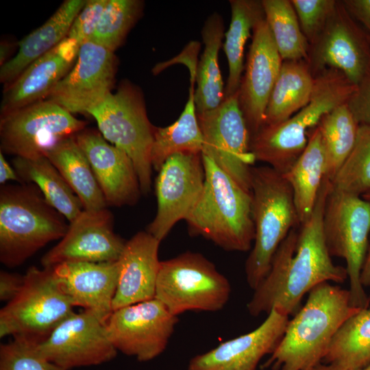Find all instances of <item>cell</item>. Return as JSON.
Segmentation results:
<instances>
[{"label": "cell", "instance_id": "21", "mask_svg": "<svg viewBox=\"0 0 370 370\" xmlns=\"http://www.w3.org/2000/svg\"><path fill=\"white\" fill-rule=\"evenodd\" d=\"M288 317L273 308L255 330L193 357L187 370H256L262 357L271 354L278 345Z\"/></svg>", "mask_w": 370, "mask_h": 370}, {"label": "cell", "instance_id": "27", "mask_svg": "<svg viewBox=\"0 0 370 370\" xmlns=\"http://www.w3.org/2000/svg\"><path fill=\"white\" fill-rule=\"evenodd\" d=\"M56 166L81 201L84 210L107 206L90 164L75 136L63 138L44 154Z\"/></svg>", "mask_w": 370, "mask_h": 370}, {"label": "cell", "instance_id": "24", "mask_svg": "<svg viewBox=\"0 0 370 370\" xmlns=\"http://www.w3.org/2000/svg\"><path fill=\"white\" fill-rule=\"evenodd\" d=\"M86 0H66L41 26L21 40L16 55L1 66L4 87L13 82L33 62L55 47L69 29Z\"/></svg>", "mask_w": 370, "mask_h": 370}, {"label": "cell", "instance_id": "39", "mask_svg": "<svg viewBox=\"0 0 370 370\" xmlns=\"http://www.w3.org/2000/svg\"><path fill=\"white\" fill-rule=\"evenodd\" d=\"M301 29L310 46L319 38L334 13L338 1L291 0Z\"/></svg>", "mask_w": 370, "mask_h": 370}, {"label": "cell", "instance_id": "20", "mask_svg": "<svg viewBox=\"0 0 370 370\" xmlns=\"http://www.w3.org/2000/svg\"><path fill=\"white\" fill-rule=\"evenodd\" d=\"M88 158L107 206H133L142 194L138 177L129 156L95 130L75 136Z\"/></svg>", "mask_w": 370, "mask_h": 370}, {"label": "cell", "instance_id": "23", "mask_svg": "<svg viewBox=\"0 0 370 370\" xmlns=\"http://www.w3.org/2000/svg\"><path fill=\"white\" fill-rule=\"evenodd\" d=\"M160 241L148 232H139L125 241L117 260L119 274L113 310L155 298L161 261Z\"/></svg>", "mask_w": 370, "mask_h": 370}, {"label": "cell", "instance_id": "14", "mask_svg": "<svg viewBox=\"0 0 370 370\" xmlns=\"http://www.w3.org/2000/svg\"><path fill=\"white\" fill-rule=\"evenodd\" d=\"M341 1L310 46L308 64L315 77L325 69L341 71L355 86L370 73V41Z\"/></svg>", "mask_w": 370, "mask_h": 370}, {"label": "cell", "instance_id": "35", "mask_svg": "<svg viewBox=\"0 0 370 370\" xmlns=\"http://www.w3.org/2000/svg\"><path fill=\"white\" fill-rule=\"evenodd\" d=\"M267 23L283 61H308L310 44L289 0H262Z\"/></svg>", "mask_w": 370, "mask_h": 370}, {"label": "cell", "instance_id": "42", "mask_svg": "<svg viewBox=\"0 0 370 370\" xmlns=\"http://www.w3.org/2000/svg\"><path fill=\"white\" fill-rule=\"evenodd\" d=\"M23 276L1 271L0 273V300L8 302L19 292Z\"/></svg>", "mask_w": 370, "mask_h": 370}, {"label": "cell", "instance_id": "30", "mask_svg": "<svg viewBox=\"0 0 370 370\" xmlns=\"http://www.w3.org/2000/svg\"><path fill=\"white\" fill-rule=\"evenodd\" d=\"M314 77L306 60L283 61L271 93L264 125L285 121L310 101Z\"/></svg>", "mask_w": 370, "mask_h": 370}, {"label": "cell", "instance_id": "7", "mask_svg": "<svg viewBox=\"0 0 370 370\" xmlns=\"http://www.w3.org/2000/svg\"><path fill=\"white\" fill-rule=\"evenodd\" d=\"M97 121L100 133L111 144L123 150L136 171L141 193L151 187V151L156 127L149 121L140 90L123 81L88 112Z\"/></svg>", "mask_w": 370, "mask_h": 370}, {"label": "cell", "instance_id": "22", "mask_svg": "<svg viewBox=\"0 0 370 370\" xmlns=\"http://www.w3.org/2000/svg\"><path fill=\"white\" fill-rule=\"evenodd\" d=\"M53 274L75 307L94 314L105 323L113 312L118 262H66L53 267Z\"/></svg>", "mask_w": 370, "mask_h": 370}, {"label": "cell", "instance_id": "44", "mask_svg": "<svg viewBox=\"0 0 370 370\" xmlns=\"http://www.w3.org/2000/svg\"><path fill=\"white\" fill-rule=\"evenodd\" d=\"M81 45L75 39L66 36L55 47L58 55L68 63L74 64L80 49Z\"/></svg>", "mask_w": 370, "mask_h": 370}, {"label": "cell", "instance_id": "17", "mask_svg": "<svg viewBox=\"0 0 370 370\" xmlns=\"http://www.w3.org/2000/svg\"><path fill=\"white\" fill-rule=\"evenodd\" d=\"M116 66L114 52L92 42H86L81 45L72 69L46 99L71 114H88L111 92Z\"/></svg>", "mask_w": 370, "mask_h": 370}, {"label": "cell", "instance_id": "38", "mask_svg": "<svg viewBox=\"0 0 370 370\" xmlns=\"http://www.w3.org/2000/svg\"><path fill=\"white\" fill-rule=\"evenodd\" d=\"M39 342L14 336L0 345V370H64L47 360L38 347Z\"/></svg>", "mask_w": 370, "mask_h": 370}, {"label": "cell", "instance_id": "34", "mask_svg": "<svg viewBox=\"0 0 370 370\" xmlns=\"http://www.w3.org/2000/svg\"><path fill=\"white\" fill-rule=\"evenodd\" d=\"M346 103L324 114L316 125L325 150L326 176L330 182L352 151L360 125Z\"/></svg>", "mask_w": 370, "mask_h": 370}, {"label": "cell", "instance_id": "43", "mask_svg": "<svg viewBox=\"0 0 370 370\" xmlns=\"http://www.w3.org/2000/svg\"><path fill=\"white\" fill-rule=\"evenodd\" d=\"M341 2L351 16L363 25L370 36V0H345Z\"/></svg>", "mask_w": 370, "mask_h": 370}, {"label": "cell", "instance_id": "11", "mask_svg": "<svg viewBox=\"0 0 370 370\" xmlns=\"http://www.w3.org/2000/svg\"><path fill=\"white\" fill-rule=\"evenodd\" d=\"M86 123L44 99L1 114L0 147L3 153L34 158L66 137L85 129Z\"/></svg>", "mask_w": 370, "mask_h": 370}, {"label": "cell", "instance_id": "13", "mask_svg": "<svg viewBox=\"0 0 370 370\" xmlns=\"http://www.w3.org/2000/svg\"><path fill=\"white\" fill-rule=\"evenodd\" d=\"M177 321L153 298L113 310L106 326L117 351L147 362L164 351Z\"/></svg>", "mask_w": 370, "mask_h": 370}, {"label": "cell", "instance_id": "47", "mask_svg": "<svg viewBox=\"0 0 370 370\" xmlns=\"http://www.w3.org/2000/svg\"><path fill=\"white\" fill-rule=\"evenodd\" d=\"M11 45L9 42L3 41L1 42L0 46V64L1 66L3 65L7 62L8 57L11 53Z\"/></svg>", "mask_w": 370, "mask_h": 370}, {"label": "cell", "instance_id": "8", "mask_svg": "<svg viewBox=\"0 0 370 370\" xmlns=\"http://www.w3.org/2000/svg\"><path fill=\"white\" fill-rule=\"evenodd\" d=\"M228 280L199 253L161 261L155 298L175 316L190 310L216 312L229 300Z\"/></svg>", "mask_w": 370, "mask_h": 370}, {"label": "cell", "instance_id": "29", "mask_svg": "<svg viewBox=\"0 0 370 370\" xmlns=\"http://www.w3.org/2000/svg\"><path fill=\"white\" fill-rule=\"evenodd\" d=\"M195 77L196 72L190 71L188 99L179 118L169 126L155 129L151 161L157 171L173 154L202 152L204 139L195 103Z\"/></svg>", "mask_w": 370, "mask_h": 370}, {"label": "cell", "instance_id": "26", "mask_svg": "<svg viewBox=\"0 0 370 370\" xmlns=\"http://www.w3.org/2000/svg\"><path fill=\"white\" fill-rule=\"evenodd\" d=\"M307 146L291 168L282 174L291 186L300 225L311 215L326 176V159L320 132L309 130Z\"/></svg>", "mask_w": 370, "mask_h": 370}, {"label": "cell", "instance_id": "3", "mask_svg": "<svg viewBox=\"0 0 370 370\" xmlns=\"http://www.w3.org/2000/svg\"><path fill=\"white\" fill-rule=\"evenodd\" d=\"M202 191L185 219L190 234L201 236L227 251H247L255 237L251 193L244 190L201 153Z\"/></svg>", "mask_w": 370, "mask_h": 370}, {"label": "cell", "instance_id": "9", "mask_svg": "<svg viewBox=\"0 0 370 370\" xmlns=\"http://www.w3.org/2000/svg\"><path fill=\"white\" fill-rule=\"evenodd\" d=\"M323 230L331 257L346 262L351 305L368 308L369 297L360 276L369 243L370 201L331 187L323 212Z\"/></svg>", "mask_w": 370, "mask_h": 370}, {"label": "cell", "instance_id": "15", "mask_svg": "<svg viewBox=\"0 0 370 370\" xmlns=\"http://www.w3.org/2000/svg\"><path fill=\"white\" fill-rule=\"evenodd\" d=\"M205 171L201 153H178L158 171L155 190L156 214L147 232L160 242L180 221L185 220L204 187Z\"/></svg>", "mask_w": 370, "mask_h": 370}, {"label": "cell", "instance_id": "25", "mask_svg": "<svg viewBox=\"0 0 370 370\" xmlns=\"http://www.w3.org/2000/svg\"><path fill=\"white\" fill-rule=\"evenodd\" d=\"M74 64L62 59L53 48L42 55L13 82L4 87L1 114L47 99L56 85Z\"/></svg>", "mask_w": 370, "mask_h": 370}, {"label": "cell", "instance_id": "37", "mask_svg": "<svg viewBox=\"0 0 370 370\" xmlns=\"http://www.w3.org/2000/svg\"><path fill=\"white\" fill-rule=\"evenodd\" d=\"M331 182L332 188L362 197L370 193V126L360 125L354 147Z\"/></svg>", "mask_w": 370, "mask_h": 370}, {"label": "cell", "instance_id": "6", "mask_svg": "<svg viewBox=\"0 0 370 370\" xmlns=\"http://www.w3.org/2000/svg\"><path fill=\"white\" fill-rule=\"evenodd\" d=\"M251 193L255 237L245 271L248 285L255 290L267 275L280 245L299 221L292 188L272 167H252Z\"/></svg>", "mask_w": 370, "mask_h": 370}, {"label": "cell", "instance_id": "28", "mask_svg": "<svg viewBox=\"0 0 370 370\" xmlns=\"http://www.w3.org/2000/svg\"><path fill=\"white\" fill-rule=\"evenodd\" d=\"M204 49L197 66L195 103L197 113L218 107L224 99L225 88L219 66V52L222 45L224 23L218 13L210 14L201 29Z\"/></svg>", "mask_w": 370, "mask_h": 370}, {"label": "cell", "instance_id": "33", "mask_svg": "<svg viewBox=\"0 0 370 370\" xmlns=\"http://www.w3.org/2000/svg\"><path fill=\"white\" fill-rule=\"evenodd\" d=\"M347 369L370 364V309H360L341 326L323 359Z\"/></svg>", "mask_w": 370, "mask_h": 370}, {"label": "cell", "instance_id": "48", "mask_svg": "<svg viewBox=\"0 0 370 370\" xmlns=\"http://www.w3.org/2000/svg\"><path fill=\"white\" fill-rule=\"evenodd\" d=\"M309 370H370V364L367 367L358 369H347L331 364H317Z\"/></svg>", "mask_w": 370, "mask_h": 370}, {"label": "cell", "instance_id": "32", "mask_svg": "<svg viewBox=\"0 0 370 370\" xmlns=\"http://www.w3.org/2000/svg\"><path fill=\"white\" fill-rule=\"evenodd\" d=\"M230 3L231 22L225 33V40L223 45L228 64L224 98L238 92L244 69L245 45L251 36V31L265 18L262 1L230 0Z\"/></svg>", "mask_w": 370, "mask_h": 370}, {"label": "cell", "instance_id": "50", "mask_svg": "<svg viewBox=\"0 0 370 370\" xmlns=\"http://www.w3.org/2000/svg\"><path fill=\"white\" fill-rule=\"evenodd\" d=\"M367 35H368L369 40L370 41V36L368 34H367Z\"/></svg>", "mask_w": 370, "mask_h": 370}, {"label": "cell", "instance_id": "16", "mask_svg": "<svg viewBox=\"0 0 370 370\" xmlns=\"http://www.w3.org/2000/svg\"><path fill=\"white\" fill-rule=\"evenodd\" d=\"M38 347L47 360L64 370L101 365L117 354L106 323L84 310L62 321Z\"/></svg>", "mask_w": 370, "mask_h": 370}, {"label": "cell", "instance_id": "5", "mask_svg": "<svg viewBox=\"0 0 370 370\" xmlns=\"http://www.w3.org/2000/svg\"><path fill=\"white\" fill-rule=\"evenodd\" d=\"M32 183L0 190V261L10 268L25 262L49 243L61 239L69 225Z\"/></svg>", "mask_w": 370, "mask_h": 370}, {"label": "cell", "instance_id": "31", "mask_svg": "<svg viewBox=\"0 0 370 370\" xmlns=\"http://www.w3.org/2000/svg\"><path fill=\"white\" fill-rule=\"evenodd\" d=\"M12 164L21 182L35 184L46 201L69 223L84 210L79 199L45 156L34 158L16 156Z\"/></svg>", "mask_w": 370, "mask_h": 370}, {"label": "cell", "instance_id": "49", "mask_svg": "<svg viewBox=\"0 0 370 370\" xmlns=\"http://www.w3.org/2000/svg\"><path fill=\"white\" fill-rule=\"evenodd\" d=\"M362 197L370 201V193L362 196Z\"/></svg>", "mask_w": 370, "mask_h": 370}, {"label": "cell", "instance_id": "45", "mask_svg": "<svg viewBox=\"0 0 370 370\" xmlns=\"http://www.w3.org/2000/svg\"><path fill=\"white\" fill-rule=\"evenodd\" d=\"M10 180L21 182L14 169L10 165L3 156V153L0 151V183L1 185H4L6 182Z\"/></svg>", "mask_w": 370, "mask_h": 370}, {"label": "cell", "instance_id": "2", "mask_svg": "<svg viewBox=\"0 0 370 370\" xmlns=\"http://www.w3.org/2000/svg\"><path fill=\"white\" fill-rule=\"evenodd\" d=\"M360 309L351 305L348 290L328 282L317 285L262 368L310 369L321 362L341 326Z\"/></svg>", "mask_w": 370, "mask_h": 370}, {"label": "cell", "instance_id": "36", "mask_svg": "<svg viewBox=\"0 0 370 370\" xmlns=\"http://www.w3.org/2000/svg\"><path fill=\"white\" fill-rule=\"evenodd\" d=\"M143 2L139 0H108L97 28L89 41L114 52L125 40L140 18Z\"/></svg>", "mask_w": 370, "mask_h": 370}, {"label": "cell", "instance_id": "12", "mask_svg": "<svg viewBox=\"0 0 370 370\" xmlns=\"http://www.w3.org/2000/svg\"><path fill=\"white\" fill-rule=\"evenodd\" d=\"M197 115L204 139L201 153L251 193V171L256 160L250 151L251 136L238 92L216 108Z\"/></svg>", "mask_w": 370, "mask_h": 370}, {"label": "cell", "instance_id": "1", "mask_svg": "<svg viewBox=\"0 0 370 370\" xmlns=\"http://www.w3.org/2000/svg\"><path fill=\"white\" fill-rule=\"evenodd\" d=\"M326 177L310 217L297 231L292 229L280 245L270 269L247 307L258 317L275 308L287 315L297 311L306 293L317 285L332 282L343 283L348 278L346 267L334 264L326 247L323 217L331 190Z\"/></svg>", "mask_w": 370, "mask_h": 370}, {"label": "cell", "instance_id": "10", "mask_svg": "<svg viewBox=\"0 0 370 370\" xmlns=\"http://www.w3.org/2000/svg\"><path fill=\"white\" fill-rule=\"evenodd\" d=\"M52 268H29L17 295L0 310V336H25L39 343L72 314Z\"/></svg>", "mask_w": 370, "mask_h": 370}, {"label": "cell", "instance_id": "19", "mask_svg": "<svg viewBox=\"0 0 370 370\" xmlns=\"http://www.w3.org/2000/svg\"><path fill=\"white\" fill-rule=\"evenodd\" d=\"M245 71L238 90V100L251 137L264 123L268 101L283 60L265 21L252 31Z\"/></svg>", "mask_w": 370, "mask_h": 370}, {"label": "cell", "instance_id": "41", "mask_svg": "<svg viewBox=\"0 0 370 370\" xmlns=\"http://www.w3.org/2000/svg\"><path fill=\"white\" fill-rule=\"evenodd\" d=\"M346 103L359 125L370 126V73L356 86Z\"/></svg>", "mask_w": 370, "mask_h": 370}, {"label": "cell", "instance_id": "4", "mask_svg": "<svg viewBox=\"0 0 370 370\" xmlns=\"http://www.w3.org/2000/svg\"><path fill=\"white\" fill-rule=\"evenodd\" d=\"M356 86L339 71L325 69L314 77L309 102L284 122L264 125L251 137L250 150L256 161L286 173L305 150L308 133L321 117L345 103Z\"/></svg>", "mask_w": 370, "mask_h": 370}, {"label": "cell", "instance_id": "46", "mask_svg": "<svg viewBox=\"0 0 370 370\" xmlns=\"http://www.w3.org/2000/svg\"><path fill=\"white\" fill-rule=\"evenodd\" d=\"M360 281L363 287H370V237L367 252L360 272Z\"/></svg>", "mask_w": 370, "mask_h": 370}, {"label": "cell", "instance_id": "18", "mask_svg": "<svg viewBox=\"0 0 370 370\" xmlns=\"http://www.w3.org/2000/svg\"><path fill=\"white\" fill-rule=\"evenodd\" d=\"M125 241L115 234L113 215L106 208L83 210L59 243L41 258L42 267L66 262L117 261Z\"/></svg>", "mask_w": 370, "mask_h": 370}, {"label": "cell", "instance_id": "40", "mask_svg": "<svg viewBox=\"0 0 370 370\" xmlns=\"http://www.w3.org/2000/svg\"><path fill=\"white\" fill-rule=\"evenodd\" d=\"M108 0H86L69 29V37L80 45L88 42L93 35Z\"/></svg>", "mask_w": 370, "mask_h": 370}]
</instances>
